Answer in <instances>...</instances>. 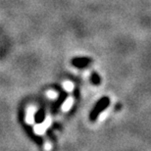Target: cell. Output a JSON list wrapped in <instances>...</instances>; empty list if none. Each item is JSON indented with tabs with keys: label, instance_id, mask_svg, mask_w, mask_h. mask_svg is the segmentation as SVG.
Instances as JSON below:
<instances>
[{
	"label": "cell",
	"instance_id": "obj_6",
	"mask_svg": "<svg viewBox=\"0 0 151 151\" xmlns=\"http://www.w3.org/2000/svg\"><path fill=\"white\" fill-rule=\"evenodd\" d=\"M47 97L50 99H54L57 97V94H56V92H54V91H49L47 93Z\"/></svg>",
	"mask_w": 151,
	"mask_h": 151
},
{
	"label": "cell",
	"instance_id": "obj_3",
	"mask_svg": "<svg viewBox=\"0 0 151 151\" xmlns=\"http://www.w3.org/2000/svg\"><path fill=\"white\" fill-rule=\"evenodd\" d=\"M72 105H73V98L70 97V98H68L67 100H66L64 103H63L62 105V110L63 111H68V110H70V108L72 107Z\"/></svg>",
	"mask_w": 151,
	"mask_h": 151
},
{
	"label": "cell",
	"instance_id": "obj_5",
	"mask_svg": "<svg viewBox=\"0 0 151 151\" xmlns=\"http://www.w3.org/2000/svg\"><path fill=\"white\" fill-rule=\"evenodd\" d=\"M76 61H78V63H75V64H77L78 66H81V65H84V64H86V62L88 61L87 59H78V60H76Z\"/></svg>",
	"mask_w": 151,
	"mask_h": 151
},
{
	"label": "cell",
	"instance_id": "obj_2",
	"mask_svg": "<svg viewBox=\"0 0 151 151\" xmlns=\"http://www.w3.org/2000/svg\"><path fill=\"white\" fill-rule=\"evenodd\" d=\"M35 109L34 107L29 108L28 111H27L26 114V122L29 124V125H32L35 122Z\"/></svg>",
	"mask_w": 151,
	"mask_h": 151
},
{
	"label": "cell",
	"instance_id": "obj_1",
	"mask_svg": "<svg viewBox=\"0 0 151 151\" xmlns=\"http://www.w3.org/2000/svg\"><path fill=\"white\" fill-rule=\"evenodd\" d=\"M50 125H51V118L46 117V119L41 124H38V125H35L34 127V131L37 134H43L44 132L49 128Z\"/></svg>",
	"mask_w": 151,
	"mask_h": 151
},
{
	"label": "cell",
	"instance_id": "obj_4",
	"mask_svg": "<svg viewBox=\"0 0 151 151\" xmlns=\"http://www.w3.org/2000/svg\"><path fill=\"white\" fill-rule=\"evenodd\" d=\"M63 87H64V89L65 90H67V91H72L74 88V86H73V83H70V81H66V83H64V86H63Z\"/></svg>",
	"mask_w": 151,
	"mask_h": 151
}]
</instances>
